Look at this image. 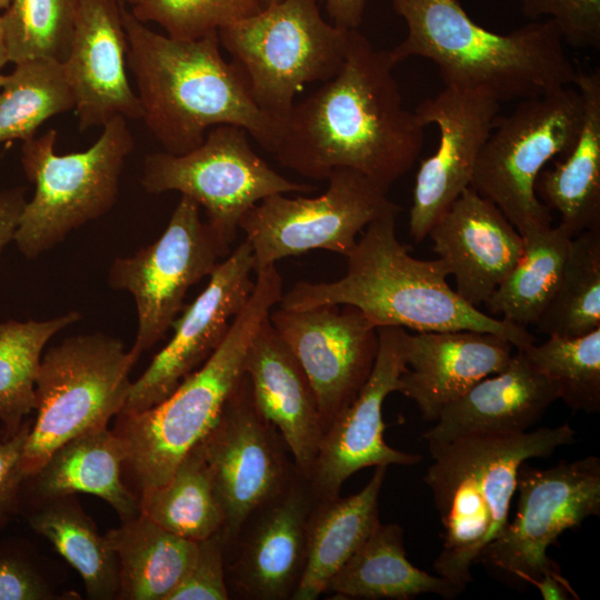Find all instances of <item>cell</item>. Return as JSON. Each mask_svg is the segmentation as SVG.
<instances>
[{
  "label": "cell",
  "instance_id": "1",
  "mask_svg": "<svg viewBox=\"0 0 600 600\" xmlns=\"http://www.w3.org/2000/svg\"><path fill=\"white\" fill-rule=\"evenodd\" d=\"M394 67L389 50L354 29L339 72L280 121L277 161L312 180L352 169L388 192L416 163L426 128L404 107Z\"/></svg>",
  "mask_w": 600,
  "mask_h": 600
},
{
  "label": "cell",
  "instance_id": "2",
  "mask_svg": "<svg viewBox=\"0 0 600 600\" xmlns=\"http://www.w3.org/2000/svg\"><path fill=\"white\" fill-rule=\"evenodd\" d=\"M122 18L141 120L163 151L184 154L221 124L243 128L272 151L279 123L257 106L241 69L221 54L218 31L176 39L149 29L124 6Z\"/></svg>",
  "mask_w": 600,
  "mask_h": 600
},
{
  "label": "cell",
  "instance_id": "3",
  "mask_svg": "<svg viewBox=\"0 0 600 600\" xmlns=\"http://www.w3.org/2000/svg\"><path fill=\"white\" fill-rule=\"evenodd\" d=\"M401 208L372 221L346 256V274L331 282L298 281L281 297L283 309L348 304L376 327H400L417 332L471 330L494 333L522 350L536 338L526 329L484 313L463 300L447 278L439 258H413L396 236Z\"/></svg>",
  "mask_w": 600,
  "mask_h": 600
},
{
  "label": "cell",
  "instance_id": "4",
  "mask_svg": "<svg viewBox=\"0 0 600 600\" xmlns=\"http://www.w3.org/2000/svg\"><path fill=\"white\" fill-rule=\"evenodd\" d=\"M407 26L389 54L393 63L420 57L444 86L480 88L500 102L543 96L574 83L578 70L551 19L501 34L474 22L458 0H390Z\"/></svg>",
  "mask_w": 600,
  "mask_h": 600
},
{
  "label": "cell",
  "instance_id": "5",
  "mask_svg": "<svg viewBox=\"0 0 600 600\" xmlns=\"http://www.w3.org/2000/svg\"><path fill=\"white\" fill-rule=\"evenodd\" d=\"M576 431L554 428L510 436L468 437L430 448L432 463L423 478L442 526V548L433 567L462 591L471 568L509 522L520 466L551 456L574 441Z\"/></svg>",
  "mask_w": 600,
  "mask_h": 600
},
{
  "label": "cell",
  "instance_id": "6",
  "mask_svg": "<svg viewBox=\"0 0 600 600\" xmlns=\"http://www.w3.org/2000/svg\"><path fill=\"white\" fill-rule=\"evenodd\" d=\"M256 276L249 300L206 362L161 402L140 412L116 416L112 431L124 452L122 479L137 497L170 479L183 457L214 424L244 374L248 348L283 294L276 264Z\"/></svg>",
  "mask_w": 600,
  "mask_h": 600
},
{
  "label": "cell",
  "instance_id": "7",
  "mask_svg": "<svg viewBox=\"0 0 600 600\" xmlns=\"http://www.w3.org/2000/svg\"><path fill=\"white\" fill-rule=\"evenodd\" d=\"M322 17L318 0H281L218 30L257 106L278 123L307 84L341 69L352 31Z\"/></svg>",
  "mask_w": 600,
  "mask_h": 600
},
{
  "label": "cell",
  "instance_id": "8",
  "mask_svg": "<svg viewBox=\"0 0 600 600\" xmlns=\"http://www.w3.org/2000/svg\"><path fill=\"white\" fill-rule=\"evenodd\" d=\"M57 131L23 141L21 164L34 193L21 212L14 239L34 259L72 230L104 216L114 206L126 159L133 150L127 119L114 117L87 150L59 154Z\"/></svg>",
  "mask_w": 600,
  "mask_h": 600
},
{
  "label": "cell",
  "instance_id": "9",
  "mask_svg": "<svg viewBox=\"0 0 600 600\" xmlns=\"http://www.w3.org/2000/svg\"><path fill=\"white\" fill-rule=\"evenodd\" d=\"M137 360L122 341L100 332L69 337L46 351L22 456L26 477L64 442L107 428L126 404Z\"/></svg>",
  "mask_w": 600,
  "mask_h": 600
},
{
  "label": "cell",
  "instance_id": "10",
  "mask_svg": "<svg viewBox=\"0 0 600 600\" xmlns=\"http://www.w3.org/2000/svg\"><path fill=\"white\" fill-rule=\"evenodd\" d=\"M583 100L577 88L520 100L499 118L476 163L470 187L493 202L521 237L551 226V211L538 199L536 179L578 140Z\"/></svg>",
  "mask_w": 600,
  "mask_h": 600
},
{
  "label": "cell",
  "instance_id": "11",
  "mask_svg": "<svg viewBox=\"0 0 600 600\" xmlns=\"http://www.w3.org/2000/svg\"><path fill=\"white\" fill-rule=\"evenodd\" d=\"M249 137L241 127L221 124L184 154L150 153L143 161L141 186L148 193L178 191L196 201L204 209L209 227L230 247L241 219L259 201L314 190L273 170L254 152Z\"/></svg>",
  "mask_w": 600,
  "mask_h": 600
},
{
  "label": "cell",
  "instance_id": "12",
  "mask_svg": "<svg viewBox=\"0 0 600 600\" xmlns=\"http://www.w3.org/2000/svg\"><path fill=\"white\" fill-rule=\"evenodd\" d=\"M327 181L318 197L272 194L243 216L239 228L251 246L256 273L311 250L346 257L368 224L399 208L386 190L356 170L336 169Z\"/></svg>",
  "mask_w": 600,
  "mask_h": 600
},
{
  "label": "cell",
  "instance_id": "13",
  "mask_svg": "<svg viewBox=\"0 0 600 600\" xmlns=\"http://www.w3.org/2000/svg\"><path fill=\"white\" fill-rule=\"evenodd\" d=\"M229 248L201 220L199 204L181 196L153 243L112 262L109 286L129 292L136 303L138 328L130 351L137 359L163 339L182 311L188 290L214 271Z\"/></svg>",
  "mask_w": 600,
  "mask_h": 600
},
{
  "label": "cell",
  "instance_id": "14",
  "mask_svg": "<svg viewBox=\"0 0 600 600\" xmlns=\"http://www.w3.org/2000/svg\"><path fill=\"white\" fill-rule=\"evenodd\" d=\"M517 512L479 562L530 583L560 571L547 549L566 531L600 514V459L589 456L539 469L523 462L517 477Z\"/></svg>",
  "mask_w": 600,
  "mask_h": 600
},
{
  "label": "cell",
  "instance_id": "15",
  "mask_svg": "<svg viewBox=\"0 0 600 600\" xmlns=\"http://www.w3.org/2000/svg\"><path fill=\"white\" fill-rule=\"evenodd\" d=\"M198 444L224 511V541L298 471L282 436L258 410L246 374Z\"/></svg>",
  "mask_w": 600,
  "mask_h": 600
},
{
  "label": "cell",
  "instance_id": "16",
  "mask_svg": "<svg viewBox=\"0 0 600 600\" xmlns=\"http://www.w3.org/2000/svg\"><path fill=\"white\" fill-rule=\"evenodd\" d=\"M316 500L309 479L297 471L224 541L230 599L292 600L306 568L308 519Z\"/></svg>",
  "mask_w": 600,
  "mask_h": 600
},
{
  "label": "cell",
  "instance_id": "17",
  "mask_svg": "<svg viewBox=\"0 0 600 600\" xmlns=\"http://www.w3.org/2000/svg\"><path fill=\"white\" fill-rule=\"evenodd\" d=\"M269 321L306 372L326 432L368 380L379 348L378 328L348 304L278 307Z\"/></svg>",
  "mask_w": 600,
  "mask_h": 600
},
{
  "label": "cell",
  "instance_id": "18",
  "mask_svg": "<svg viewBox=\"0 0 600 600\" xmlns=\"http://www.w3.org/2000/svg\"><path fill=\"white\" fill-rule=\"evenodd\" d=\"M500 101L489 91L444 86L423 100L414 113L426 127L439 129V144L422 160L416 176L409 232L416 242L427 238L434 222L471 184L478 157L494 128Z\"/></svg>",
  "mask_w": 600,
  "mask_h": 600
},
{
  "label": "cell",
  "instance_id": "19",
  "mask_svg": "<svg viewBox=\"0 0 600 600\" xmlns=\"http://www.w3.org/2000/svg\"><path fill=\"white\" fill-rule=\"evenodd\" d=\"M252 272V249L244 240L217 266L202 292L173 321V336L132 382L118 414L140 412L161 402L206 362L249 300L254 287Z\"/></svg>",
  "mask_w": 600,
  "mask_h": 600
},
{
  "label": "cell",
  "instance_id": "20",
  "mask_svg": "<svg viewBox=\"0 0 600 600\" xmlns=\"http://www.w3.org/2000/svg\"><path fill=\"white\" fill-rule=\"evenodd\" d=\"M379 348L372 371L356 398L331 422L322 437L309 478L318 499L340 496L346 480L363 468L413 466L421 456L391 448L383 439L384 399L399 392L408 370L406 329L378 328Z\"/></svg>",
  "mask_w": 600,
  "mask_h": 600
},
{
  "label": "cell",
  "instance_id": "21",
  "mask_svg": "<svg viewBox=\"0 0 600 600\" xmlns=\"http://www.w3.org/2000/svg\"><path fill=\"white\" fill-rule=\"evenodd\" d=\"M116 0H80L72 43L62 62L80 130L114 117L141 120L142 108L127 74V36Z\"/></svg>",
  "mask_w": 600,
  "mask_h": 600
},
{
  "label": "cell",
  "instance_id": "22",
  "mask_svg": "<svg viewBox=\"0 0 600 600\" xmlns=\"http://www.w3.org/2000/svg\"><path fill=\"white\" fill-rule=\"evenodd\" d=\"M428 236L454 277L456 292L474 307L486 303L523 251L517 229L471 187L434 222Z\"/></svg>",
  "mask_w": 600,
  "mask_h": 600
},
{
  "label": "cell",
  "instance_id": "23",
  "mask_svg": "<svg viewBox=\"0 0 600 600\" xmlns=\"http://www.w3.org/2000/svg\"><path fill=\"white\" fill-rule=\"evenodd\" d=\"M513 344L502 337L471 330L417 332L408 336V370L400 378L402 394L434 422L441 411L482 379L503 371Z\"/></svg>",
  "mask_w": 600,
  "mask_h": 600
},
{
  "label": "cell",
  "instance_id": "24",
  "mask_svg": "<svg viewBox=\"0 0 600 600\" xmlns=\"http://www.w3.org/2000/svg\"><path fill=\"white\" fill-rule=\"evenodd\" d=\"M243 370L258 410L278 429L298 471L309 479L324 433L318 402L306 372L269 316L248 348Z\"/></svg>",
  "mask_w": 600,
  "mask_h": 600
},
{
  "label": "cell",
  "instance_id": "25",
  "mask_svg": "<svg viewBox=\"0 0 600 600\" xmlns=\"http://www.w3.org/2000/svg\"><path fill=\"white\" fill-rule=\"evenodd\" d=\"M556 400L554 386L516 349L503 371L482 379L447 406L422 437L430 449L461 438L522 433Z\"/></svg>",
  "mask_w": 600,
  "mask_h": 600
},
{
  "label": "cell",
  "instance_id": "26",
  "mask_svg": "<svg viewBox=\"0 0 600 600\" xmlns=\"http://www.w3.org/2000/svg\"><path fill=\"white\" fill-rule=\"evenodd\" d=\"M124 452L108 428L78 436L57 448L44 463L26 477L24 489L36 504L46 500L90 493L107 501L121 521L140 514L138 497L122 479Z\"/></svg>",
  "mask_w": 600,
  "mask_h": 600
},
{
  "label": "cell",
  "instance_id": "27",
  "mask_svg": "<svg viewBox=\"0 0 600 600\" xmlns=\"http://www.w3.org/2000/svg\"><path fill=\"white\" fill-rule=\"evenodd\" d=\"M576 88L583 100L577 142L552 168L536 179L538 199L557 211L572 237L600 228V72L578 71Z\"/></svg>",
  "mask_w": 600,
  "mask_h": 600
},
{
  "label": "cell",
  "instance_id": "28",
  "mask_svg": "<svg viewBox=\"0 0 600 600\" xmlns=\"http://www.w3.org/2000/svg\"><path fill=\"white\" fill-rule=\"evenodd\" d=\"M349 497L316 500L307 530V562L292 600H314L380 523L379 496L387 466Z\"/></svg>",
  "mask_w": 600,
  "mask_h": 600
},
{
  "label": "cell",
  "instance_id": "29",
  "mask_svg": "<svg viewBox=\"0 0 600 600\" xmlns=\"http://www.w3.org/2000/svg\"><path fill=\"white\" fill-rule=\"evenodd\" d=\"M326 592L350 599L408 600L422 593L451 599L461 591L444 578L414 567L406 556L402 528L380 522L331 578Z\"/></svg>",
  "mask_w": 600,
  "mask_h": 600
},
{
  "label": "cell",
  "instance_id": "30",
  "mask_svg": "<svg viewBox=\"0 0 600 600\" xmlns=\"http://www.w3.org/2000/svg\"><path fill=\"white\" fill-rule=\"evenodd\" d=\"M119 561L120 600H168L189 569L197 542L179 537L143 514L108 530Z\"/></svg>",
  "mask_w": 600,
  "mask_h": 600
},
{
  "label": "cell",
  "instance_id": "31",
  "mask_svg": "<svg viewBox=\"0 0 600 600\" xmlns=\"http://www.w3.org/2000/svg\"><path fill=\"white\" fill-rule=\"evenodd\" d=\"M28 522L79 572L89 599H118V557L74 494L36 504Z\"/></svg>",
  "mask_w": 600,
  "mask_h": 600
},
{
  "label": "cell",
  "instance_id": "32",
  "mask_svg": "<svg viewBox=\"0 0 600 600\" xmlns=\"http://www.w3.org/2000/svg\"><path fill=\"white\" fill-rule=\"evenodd\" d=\"M571 239L561 224L522 237L520 259L486 301V309L521 327L536 324L560 280Z\"/></svg>",
  "mask_w": 600,
  "mask_h": 600
},
{
  "label": "cell",
  "instance_id": "33",
  "mask_svg": "<svg viewBox=\"0 0 600 600\" xmlns=\"http://www.w3.org/2000/svg\"><path fill=\"white\" fill-rule=\"evenodd\" d=\"M138 498L141 514L196 542L211 537L224 526V511L198 443L166 483Z\"/></svg>",
  "mask_w": 600,
  "mask_h": 600
},
{
  "label": "cell",
  "instance_id": "34",
  "mask_svg": "<svg viewBox=\"0 0 600 600\" xmlns=\"http://www.w3.org/2000/svg\"><path fill=\"white\" fill-rule=\"evenodd\" d=\"M80 318L70 311L43 321L0 322L1 438L16 434L36 409V379L46 344Z\"/></svg>",
  "mask_w": 600,
  "mask_h": 600
},
{
  "label": "cell",
  "instance_id": "35",
  "mask_svg": "<svg viewBox=\"0 0 600 600\" xmlns=\"http://www.w3.org/2000/svg\"><path fill=\"white\" fill-rule=\"evenodd\" d=\"M74 109L62 63L32 59L14 64L0 88V143L36 137L50 118Z\"/></svg>",
  "mask_w": 600,
  "mask_h": 600
},
{
  "label": "cell",
  "instance_id": "36",
  "mask_svg": "<svg viewBox=\"0 0 600 600\" xmlns=\"http://www.w3.org/2000/svg\"><path fill=\"white\" fill-rule=\"evenodd\" d=\"M548 337L600 328V228L572 237L560 280L536 322Z\"/></svg>",
  "mask_w": 600,
  "mask_h": 600
},
{
  "label": "cell",
  "instance_id": "37",
  "mask_svg": "<svg viewBox=\"0 0 600 600\" xmlns=\"http://www.w3.org/2000/svg\"><path fill=\"white\" fill-rule=\"evenodd\" d=\"M522 351L570 409L600 411V328L579 337L550 336Z\"/></svg>",
  "mask_w": 600,
  "mask_h": 600
},
{
  "label": "cell",
  "instance_id": "38",
  "mask_svg": "<svg viewBox=\"0 0 600 600\" xmlns=\"http://www.w3.org/2000/svg\"><path fill=\"white\" fill-rule=\"evenodd\" d=\"M80 0H10L1 13L9 62L50 59L70 50Z\"/></svg>",
  "mask_w": 600,
  "mask_h": 600
},
{
  "label": "cell",
  "instance_id": "39",
  "mask_svg": "<svg viewBox=\"0 0 600 600\" xmlns=\"http://www.w3.org/2000/svg\"><path fill=\"white\" fill-rule=\"evenodd\" d=\"M259 0H140L131 13L176 39H198L258 13Z\"/></svg>",
  "mask_w": 600,
  "mask_h": 600
},
{
  "label": "cell",
  "instance_id": "40",
  "mask_svg": "<svg viewBox=\"0 0 600 600\" xmlns=\"http://www.w3.org/2000/svg\"><path fill=\"white\" fill-rule=\"evenodd\" d=\"M520 7L528 18L551 19L563 42L600 49V0H520Z\"/></svg>",
  "mask_w": 600,
  "mask_h": 600
},
{
  "label": "cell",
  "instance_id": "41",
  "mask_svg": "<svg viewBox=\"0 0 600 600\" xmlns=\"http://www.w3.org/2000/svg\"><path fill=\"white\" fill-rule=\"evenodd\" d=\"M224 573V537L218 531L197 542L194 558L168 600H229Z\"/></svg>",
  "mask_w": 600,
  "mask_h": 600
},
{
  "label": "cell",
  "instance_id": "42",
  "mask_svg": "<svg viewBox=\"0 0 600 600\" xmlns=\"http://www.w3.org/2000/svg\"><path fill=\"white\" fill-rule=\"evenodd\" d=\"M62 598L30 551L14 541L0 543V600Z\"/></svg>",
  "mask_w": 600,
  "mask_h": 600
},
{
  "label": "cell",
  "instance_id": "43",
  "mask_svg": "<svg viewBox=\"0 0 600 600\" xmlns=\"http://www.w3.org/2000/svg\"><path fill=\"white\" fill-rule=\"evenodd\" d=\"M31 423L28 419L16 434L0 437V529L17 513L21 502L26 479L22 456Z\"/></svg>",
  "mask_w": 600,
  "mask_h": 600
},
{
  "label": "cell",
  "instance_id": "44",
  "mask_svg": "<svg viewBox=\"0 0 600 600\" xmlns=\"http://www.w3.org/2000/svg\"><path fill=\"white\" fill-rule=\"evenodd\" d=\"M26 202L24 187L0 191V258L6 247L14 239Z\"/></svg>",
  "mask_w": 600,
  "mask_h": 600
},
{
  "label": "cell",
  "instance_id": "45",
  "mask_svg": "<svg viewBox=\"0 0 600 600\" xmlns=\"http://www.w3.org/2000/svg\"><path fill=\"white\" fill-rule=\"evenodd\" d=\"M331 20L344 29H358L362 22L366 0H321Z\"/></svg>",
  "mask_w": 600,
  "mask_h": 600
},
{
  "label": "cell",
  "instance_id": "46",
  "mask_svg": "<svg viewBox=\"0 0 600 600\" xmlns=\"http://www.w3.org/2000/svg\"><path fill=\"white\" fill-rule=\"evenodd\" d=\"M9 62L7 46L4 41L2 23H1V13H0V71Z\"/></svg>",
  "mask_w": 600,
  "mask_h": 600
},
{
  "label": "cell",
  "instance_id": "47",
  "mask_svg": "<svg viewBox=\"0 0 600 600\" xmlns=\"http://www.w3.org/2000/svg\"><path fill=\"white\" fill-rule=\"evenodd\" d=\"M259 1L261 3L262 8H264V7H268V6L272 4V3L279 2L281 0H259Z\"/></svg>",
  "mask_w": 600,
  "mask_h": 600
},
{
  "label": "cell",
  "instance_id": "48",
  "mask_svg": "<svg viewBox=\"0 0 600 600\" xmlns=\"http://www.w3.org/2000/svg\"><path fill=\"white\" fill-rule=\"evenodd\" d=\"M116 1H118L119 3H122V4L129 3V4H131V6L133 7V6L137 4L140 0H116Z\"/></svg>",
  "mask_w": 600,
  "mask_h": 600
},
{
  "label": "cell",
  "instance_id": "49",
  "mask_svg": "<svg viewBox=\"0 0 600 600\" xmlns=\"http://www.w3.org/2000/svg\"><path fill=\"white\" fill-rule=\"evenodd\" d=\"M10 0H0V10H4L9 6Z\"/></svg>",
  "mask_w": 600,
  "mask_h": 600
},
{
  "label": "cell",
  "instance_id": "50",
  "mask_svg": "<svg viewBox=\"0 0 600 600\" xmlns=\"http://www.w3.org/2000/svg\"><path fill=\"white\" fill-rule=\"evenodd\" d=\"M3 76L4 74H2L1 71H0V88H1V84H2Z\"/></svg>",
  "mask_w": 600,
  "mask_h": 600
}]
</instances>
